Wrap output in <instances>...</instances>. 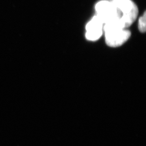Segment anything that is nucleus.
<instances>
[{"instance_id": "f257e3e1", "label": "nucleus", "mask_w": 146, "mask_h": 146, "mask_svg": "<svg viewBox=\"0 0 146 146\" xmlns=\"http://www.w3.org/2000/svg\"><path fill=\"white\" fill-rule=\"evenodd\" d=\"M95 9L97 16L104 25L116 24L121 27L119 22L122 13L111 1L102 0L98 2L96 5Z\"/></svg>"}, {"instance_id": "20e7f679", "label": "nucleus", "mask_w": 146, "mask_h": 146, "mask_svg": "<svg viewBox=\"0 0 146 146\" xmlns=\"http://www.w3.org/2000/svg\"><path fill=\"white\" fill-rule=\"evenodd\" d=\"M103 23L97 15L95 16L86 26V37L90 41H96L103 33Z\"/></svg>"}, {"instance_id": "39448f33", "label": "nucleus", "mask_w": 146, "mask_h": 146, "mask_svg": "<svg viewBox=\"0 0 146 146\" xmlns=\"http://www.w3.org/2000/svg\"><path fill=\"white\" fill-rule=\"evenodd\" d=\"M146 12L144 13L143 15L141 17L139 20V24H138V28L141 33H145L146 30Z\"/></svg>"}, {"instance_id": "f03ea898", "label": "nucleus", "mask_w": 146, "mask_h": 146, "mask_svg": "<svg viewBox=\"0 0 146 146\" xmlns=\"http://www.w3.org/2000/svg\"><path fill=\"white\" fill-rule=\"evenodd\" d=\"M105 40L110 47H117L121 46L128 40L131 35L130 31L116 24L104 25Z\"/></svg>"}, {"instance_id": "7ed1b4c3", "label": "nucleus", "mask_w": 146, "mask_h": 146, "mask_svg": "<svg viewBox=\"0 0 146 146\" xmlns=\"http://www.w3.org/2000/svg\"><path fill=\"white\" fill-rule=\"evenodd\" d=\"M111 1L122 13L119 24L121 28L127 29L132 25L138 14V8L131 0H111Z\"/></svg>"}]
</instances>
